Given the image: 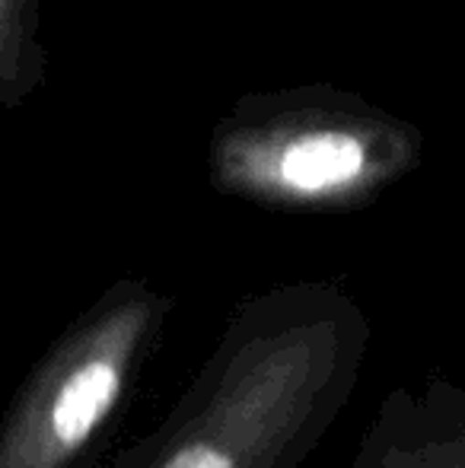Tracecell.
<instances>
[{"instance_id":"cell-5","label":"cell","mask_w":465,"mask_h":468,"mask_svg":"<svg viewBox=\"0 0 465 468\" xmlns=\"http://www.w3.org/2000/svg\"><path fill=\"white\" fill-rule=\"evenodd\" d=\"M48 70L38 0H0V109L32 99Z\"/></svg>"},{"instance_id":"cell-1","label":"cell","mask_w":465,"mask_h":468,"mask_svg":"<svg viewBox=\"0 0 465 468\" xmlns=\"http://www.w3.org/2000/svg\"><path fill=\"white\" fill-rule=\"evenodd\" d=\"M370 341L338 281L248 293L160 424L96 468H303L354 399Z\"/></svg>"},{"instance_id":"cell-3","label":"cell","mask_w":465,"mask_h":468,"mask_svg":"<svg viewBox=\"0 0 465 468\" xmlns=\"http://www.w3.org/2000/svg\"><path fill=\"white\" fill-rule=\"evenodd\" d=\"M175 309L143 278L109 283L36 360L0 420V468H96Z\"/></svg>"},{"instance_id":"cell-4","label":"cell","mask_w":465,"mask_h":468,"mask_svg":"<svg viewBox=\"0 0 465 468\" xmlns=\"http://www.w3.org/2000/svg\"><path fill=\"white\" fill-rule=\"evenodd\" d=\"M344 468H465V388L437 373L396 386Z\"/></svg>"},{"instance_id":"cell-2","label":"cell","mask_w":465,"mask_h":468,"mask_svg":"<svg viewBox=\"0 0 465 468\" xmlns=\"http://www.w3.org/2000/svg\"><path fill=\"white\" fill-rule=\"evenodd\" d=\"M421 160L417 124L335 83L239 96L207 141L214 191L291 214L360 210Z\"/></svg>"}]
</instances>
